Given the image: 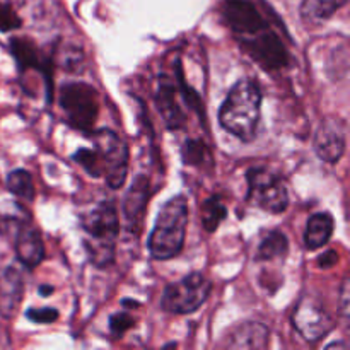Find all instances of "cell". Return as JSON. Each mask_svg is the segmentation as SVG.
Here are the masks:
<instances>
[{
    "label": "cell",
    "mask_w": 350,
    "mask_h": 350,
    "mask_svg": "<svg viewBox=\"0 0 350 350\" xmlns=\"http://www.w3.org/2000/svg\"><path fill=\"white\" fill-rule=\"evenodd\" d=\"M92 149L81 147L72 159L91 176L105 178L109 188L123 187L129 173V147L113 130L91 133Z\"/></svg>",
    "instance_id": "6da1fadb"
},
{
    "label": "cell",
    "mask_w": 350,
    "mask_h": 350,
    "mask_svg": "<svg viewBox=\"0 0 350 350\" xmlns=\"http://www.w3.org/2000/svg\"><path fill=\"white\" fill-rule=\"evenodd\" d=\"M262 113V91L248 79L236 82L219 109V123L243 142H252Z\"/></svg>",
    "instance_id": "7a4b0ae2"
},
{
    "label": "cell",
    "mask_w": 350,
    "mask_h": 350,
    "mask_svg": "<svg viewBox=\"0 0 350 350\" xmlns=\"http://www.w3.org/2000/svg\"><path fill=\"white\" fill-rule=\"evenodd\" d=\"M81 228L84 231V246L89 260L96 267H106L115 258L118 239V212L111 200H105L82 215Z\"/></svg>",
    "instance_id": "3957f363"
},
{
    "label": "cell",
    "mask_w": 350,
    "mask_h": 350,
    "mask_svg": "<svg viewBox=\"0 0 350 350\" xmlns=\"http://www.w3.org/2000/svg\"><path fill=\"white\" fill-rule=\"evenodd\" d=\"M188 224V200L183 195L170 198L161 207L149 236V252L156 260H170L180 255Z\"/></svg>",
    "instance_id": "277c9868"
},
{
    "label": "cell",
    "mask_w": 350,
    "mask_h": 350,
    "mask_svg": "<svg viewBox=\"0 0 350 350\" xmlns=\"http://www.w3.org/2000/svg\"><path fill=\"white\" fill-rule=\"evenodd\" d=\"M60 108L68 125L91 132L99 115V96L85 82H70L60 89Z\"/></svg>",
    "instance_id": "5b68a950"
},
{
    "label": "cell",
    "mask_w": 350,
    "mask_h": 350,
    "mask_svg": "<svg viewBox=\"0 0 350 350\" xmlns=\"http://www.w3.org/2000/svg\"><path fill=\"white\" fill-rule=\"evenodd\" d=\"M246 180L250 204L270 214H282L289 207V191L286 183L269 167H252Z\"/></svg>",
    "instance_id": "8992f818"
},
{
    "label": "cell",
    "mask_w": 350,
    "mask_h": 350,
    "mask_svg": "<svg viewBox=\"0 0 350 350\" xmlns=\"http://www.w3.org/2000/svg\"><path fill=\"white\" fill-rule=\"evenodd\" d=\"M212 291V284L202 273H190L180 282L166 287L161 299L164 311L173 314H188L197 311L207 301Z\"/></svg>",
    "instance_id": "52a82bcc"
},
{
    "label": "cell",
    "mask_w": 350,
    "mask_h": 350,
    "mask_svg": "<svg viewBox=\"0 0 350 350\" xmlns=\"http://www.w3.org/2000/svg\"><path fill=\"white\" fill-rule=\"evenodd\" d=\"M293 325L297 334L308 342H318L334 328V320L327 306L317 296H303L293 313Z\"/></svg>",
    "instance_id": "ba28073f"
},
{
    "label": "cell",
    "mask_w": 350,
    "mask_h": 350,
    "mask_svg": "<svg viewBox=\"0 0 350 350\" xmlns=\"http://www.w3.org/2000/svg\"><path fill=\"white\" fill-rule=\"evenodd\" d=\"M239 43L243 50L267 70H280L289 64V53L286 46L270 26L252 36L241 38Z\"/></svg>",
    "instance_id": "9c48e42d"
},
{
    "label": "cell",
    "mask_w": 350,
    "mask_h": 350,
    "mask_svg": "<svg viewBox=\"0 0 350 350\" xmlns=\"http://www.w3.org/2000/svg\"><path fill=\"white\" fill-rule=\"evenodd\" d=\"M221 14L238 40L269 27V23L252 0H224Z\"/></svg>",
    "instance_id": "30bf717a"
},
{
    "label": "cell",
    "mask_w": 350,
    "mask_h": 350,
    "mask_svg": "<svg viewBox=\"0 0 350 350\" xmlns=\"http://www.w3.org/2000/svg\"><path fill=\"white\" fill-rule=\"evenodd\" d=\"M314 150L327 163H338L347 146V125L340 118H325L314 133Z\"/></svg>",
    "instance_id": "8fae6325"
},
{
    "label": "cell",
    "mask_w": 350,
    "mask_h": 350,
    "mask_svg": "<svg viewBox=\"0 0 350 350\" xmlns=\"http://www.w3.org/2000/svg\"><path fill=\"white\" fill-rule=\"evenodd\" d=\"M147 200H149V180L144 174H139L133 180L132 188L126 191L123 200V215H125L126 229L139 234L146 214Z\"/></svg>",
    "instance_id": "7c38bea8"
},
{
    "label": "cell",
    "mask_w": 350,
    "mask_h": 350,
    "mask_svg": "<svg viewBox=\"0 0 350 350\" xmlns=\"http://www.w3.org/2000/svg\"><path fill=\"white\" fill-rule=\"evenodd\" d=\"M24 294V279L16 267L0 269V317L10 320L19 311Z\"/></svg>",
    "instance_id": "4fadbf2b"
},
{
    "label": "cell",
    "mask_w": 350,
    "mask_h": 350,
    "mask_svg": "<svg viewBox=\"0 0 350 350\" xmlns=\"http://www.w3.org/2000/svg\"><path fill=\"white\" fill-rule=\"evenodd\" d=\"M157 109L163 116L164 123L170 130H178L185 126L183 109L180 108L176 101V85L173 84L167 75H161L157 79V92H156Z\"/></svg>",
    "instance_id": "5bb4252c"
},
{
    "label": "cell",
    "mask_w": 350,
    "mask_h": 350,
    "mask_svg": "<svg viewBox=\"0 0 350 350\" xmlns=\"http://www.w3.org/2000/svg\"><path fill=\"white\" fill-rule=\"evenodd\" d=\"M16 253L19 262L27 269H34L44 258V245L40 231L29 221L24 222L16 232Z\"/></svg>",
    "instance_id": "9a60e30c"
},
{
    "label": "cell",
    "mask_w": 350,
    "mask_h": 350,
    "mask_svg": "<svg viewBox=\"0 0 350 350\" xmlns=\"http://www.w3.org/2000/svg\"><path fill=\"white\" fill-rule=\"evenodd\" d=\"M229 349H267L269 328L256 321L238 325L226 342Z\"/></svg>",
    "instance_id": "2e32d148"
},
{
    "label": "cell",
    "mask_w": 350,
    "mask_h": 350,
    "mask_svg": "<svg viewBox=\"0 0 350 350\" xmlns=\"http://www.w3.org/2000/svg\"><path fill=\"white\" fill-rule=\"evenodd\" d=\"M10 51H12L14 58L19 64L21 70L26 72L31 68V70L41 72L44 75V79H46L48 89L51 91V82H48V79L51 81V77H48L50 75V72H48V62H44L40 57V53H38L33 43H29L27 40H21V38H14L10 41Z\"/></svg>",
    "instance_id": "e0dca14e"
},
{
    "label": "cell",
    "mask_w": 350,
    "mask_h": 350,
    "mask_svg": "<svg viewBox=\"0 0 350 350\" xmlns=\"http://www.w3.org/2000/svg\"><path fill=\"white\" fill-rule=\"evenodd\" d=\"M334 217L328 212H317L310 217L304 231V245L308 250H320L334 234Z\"/></svg>",
    "instance_id": "ac0fdd59"
},
{
    "label": "cell",
    "mask_w": 350,
    "mask_h": 350,
    "mask_svg": "<svg viewBox=\"0 0 350 350\" xmlns=\"http://www.w3.org/2000/svg\"><path fill=\"white\" fill-rule=\"evenodd\" d=\"M289 252V241L287 236L280 231H270L260 241L255 252L256 262H272V260L284 258Z\"/></svg>",
    "instance_id": "d6986e66"
},
{
    "label": "cell",
    "mask_w": 350,
    "mask_h": 350,
    "mask_svg": "<svg viewBox=\"0 0 350 350\" xmlns=\"http://www.w3.org/2000/svg\"><path fill=\"white\" fill-rule=\"evenodd\" d=\"M345 3L347 0H303L301 17L306 23H323V21L330 19Z\"/></svg>",
    "instance_id": "ffe728a7"
},
{
    "label": "cell",
    "mask_w": 350,
    "mask_h": 350,
    "mask_svg": "<svg viewBox=\"0 0 350 350\" xmlns=\"http://www.w3.org/2000/svg\"><path fill=\"white\" fill-rule=\"evenodd\" d=\"M226 217H228V208L219 197H211L202 205V224L207 232H214Z\"/></svg>",
    "instance_id": "44dd1931"
},
{
    "label": "cell",
    "mask_w": 350,
    "mask_h": 350,
    "mask_svg": "<svg viewBox=\"0 0 350 350\" xmlns=\"http://www.w3.org/2000/svg\"><path fill=\"white\" fill-rule=\"evenodd\" d=\"M7 188L10 193L16 197L23 198V200H33L34 198V183L31 174L26 170H14L12 173L7 176Z\"/></svg>",
    "instance_id": "7402d4cb"
},
{
    "label": "cell",
    "mask_w": 350,
    "mask_h": 350,
    "mask_svg": "<svg viewBox=\"0 0 350 350\" xmlns=\"http://www.w3.org/2000/svg\"><path fill=\"white\" fill-rule=\"evenodd\" d=\"M181 159L188 166L200 167L205 163H211V152L202 140L190 139L181 147Z\"/></svg>",
    "instance_id": "603a6c76"
},
{
    "label": "cell",
    "mask_w": 350,
    "mask_h": 350,
    "mask_svg": "<svg viewBox=\"0 0 350 350\" xmlns=\"http://www.w3.org/2000/svg\"><path fill=\"white\" fill-rule=\"evenodd\" d=\"M21 26V19L9 3L0 2V31L9 33V31L17 29Z\"/></svg>",
    "instance_id": "cb8c5ba5"
},
{
    "label": "cell",
    "mask_w": 350,
    "mask_h": 350,
    "mask_svg": "<svg viewBox=\"0 0 350 350\" xmlns=\"http://www.w3.org/2000/svg\"><path fill=\"white\" fill-rule=\"evenodd\" d=\"M27 320L38 325H50L58 320V311L53 308H31L26 313Z\"/></svg>",
    "instance_id": "d4e9b609"
},
{
    "label": "cell",
    "mask_w": 350,
    "mask_h": 350,
    "mask_svg": "<svg viewBox=\"0 0 350 350\" xmlns=\"http://www.w3.org/2000/svg\"><path fill=\"white\" fill-rule=\"evenodd\" d=\"M133 327V318L129 313H116L109 318V330L115 337H122L126 330Z\"/></svg>",
    "instance_id": "484cf974"
},
{
    "label": "cell",
    "mask_w": 350,
    "mask_h": 350,
    "mask_svg": "<svg viewBox=\"0 0 350 350\" xmlns=\"http://www.w3.org/2000/svg\"><path fill=\"white\" fill-rule=\"evenodd\" d=\"M338 262V253L334 252V250H328V252H325L323 255L318 258V267L320 269H332L334 265H337Z\"/></svg>",
    "instance_id": "4316f807"
},
{
    "label": "cell",
    "mask_w": 350,
    "mask_h": 350,
    "mask_svg": "<svg viewBox=\"0 0 350 350\" xmlns=\"http://www.w3.org/2000/svg\"><path fill=\"white\" fill-rule=\"evenodd\" d=\"M349 279L345 277L344 282H342V287H340V311H342V317L347 320L349 318Z\"/></svg>",
    "instance_id": "83f0119b"
},
{
    "label": "cell",
    "mask_w": 350,
    "mask_h": 350,
    "mask_svg": "<svg viewBox=\"0 0 350 350\" xmlns=\"http://www.w3.org/2000/svg\"><path fill=\"white\" fill-rule=\"evenodd\" d=\"M53 293V287H50V286H41L40 287V294L43 297H46V296H50V294Z\"/></svg>",
    "instance_id": "f1b7e54d"
}]
</instances>
